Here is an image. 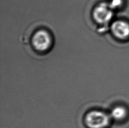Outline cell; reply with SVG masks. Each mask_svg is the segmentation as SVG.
I'll use <instances>...</instances> for the list:
<instances>
[{"label": "cell", "instance_id": "6da1fadb", "mask_svg": "<svg viewBox=\"0 0 129 128\" xmlns=\"http://www.w3.org/2000/svg\"><path fill=\"white\" fill-rule=\"evenodd\" d=\"M109 122L110 116L101 111H91L85 117V123L89 128H105Z\"/></svg>", "mask_w": 129, "mask_h": 128}, {"label": "cell", "instance_id": "7a4b0ae2", "mask_svg": "<svg viewBox=\"0 0 129 128\" xmlns=\"http://www.w3.org/2000/svg\"><path fill=\"white\" fill-rule=\"evenodd\" d=\"M113 10L108 3L103 2L98 5L93 11V17L95 21L100 24H107L113 17Z\"/></svg>", "mask_w": 129, "mask_h": 128}, {"label": "cell", "instance_id": "3957f363", "mask_svg": "<svg viewBox=\"0 0 129 128\" xmlns=\"http://www.w3.org/2000/svg\"><path fill=\"white\" fill-rule=\"evenodd\" d=\"M32 43L35 49L38 51H46L51 46V36L46 31L40 30L34 34L32 39Z\"/></svg>", "mask_w": 129, "mask_h": 128}, {"label": "cell", "instance_id": "277c9868", "mask_svg": "<svg viewBox=\"0 0 129 128\" xmlns=\"http://www.w3.org/2000/svg\"><path fill=\"white\" fill-rule=\"evenodd\" d=\"M111 31L119 39H126L129 37V23L123 20H116L112 24Z\"/></svg>", "mask_w": 129, "mask_h": 128}, {"label": "cell", "instance_id": "5b68a950", "mask_svg": "<svg viewBox=\"0 0 129 128\" xmlns=\"http://www.w3.org/2000/svg\"><path fill=\"white\" fill-rule=\"evenodd\" d=\"M127 115L126 109L122 106L114 107L110 112V117L117 120L123 119Z\"/></svg>", "mask_w": 129, "mask_h": 128}, {"label": "cell", "instance_id": "8992f818", "mask_svg": "<svg viewBox=\"0 0 129 128\" xmlns=\"http://www.w3.org/2000/svg\"><path fill=\"white\" fill-rule=\"evenodd\" d=\"M122 4V0H111L109 3H108L110 8H111L113 10L120 8Z\"/></svg>", "mask_w": 129, "mask_h": 128}]
</instances>
